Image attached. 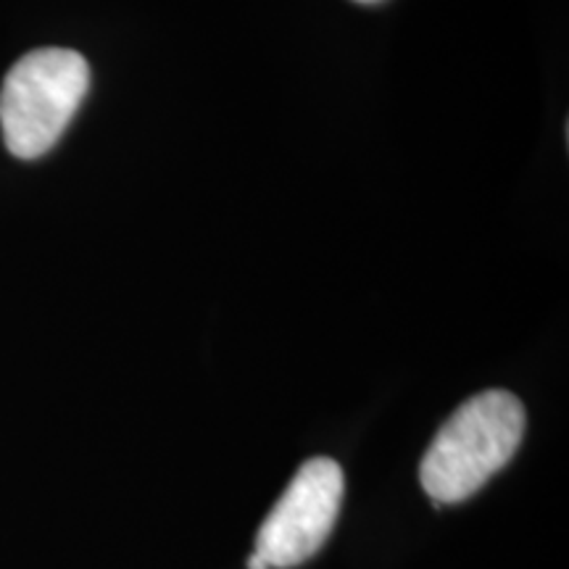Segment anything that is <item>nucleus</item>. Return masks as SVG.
Masks as SVG:
<instances>
[{"instance_id":"f03ea898","label":"nucleus","mask_w":569,"mask_h":569,"mask_svg":"<svg viewBox=\"0 0 569 569\" xmlns=\"http://www.w3.org/2000/svg\"><path fill=\"white\" fill-rule=\"evenodd\" d=\"M90 88V67L69 48H38L13 63L0 88V130L17 159L46 156Z\"/></svg>"},{"instance_id":"f257e3e1","label":"nucleus","mask_w":569,"mask_h":569,"mask_svg":"<svg viewBox=\"0 0 569 569\" xmlns=\"http://www.w3.org/2000/svg\"><path fill=\"white\" fill-rule=\"evenodd\" d=\"M525 407L509 390H482L453 411L427 448L419 480L438 503H459L486 486L517 453Z\"/></svg>"},{"instance_id":"20e7f679","label":"nucleus","mask_w":569,"mask_h":569,"mask_svg":"<svg viewBox=\"0 0 569 569\" xmlns=\"http://www.w3.org/2000/svg\"><path fill=\"white\" fill-rule=\"evenodd\" d=\"M248 569H269V565H267V561L264 559H261L259 557V553H251V559H248Z\"/></svg>"},{"instance_id":"7ed1b4c3","label":"nucleus","mask_w":569,"mask_h":569,"mask_svg":"<svg viewBox=\"0 0 569 569\" xmlns=\"http://www.w3.org/2000/svg\"><path fill=\"white\" fill-rule=\"evenodd\" d=\"M343 469L338 461L317 457L298 469L296 478L261 522L256 553L269 567L303 565L330 538L343 503Z\"/></svg>"},{"instance_id":"39448f33","label":"nucleus","mask_w":569,"mask_h":569,"mask_svg":"<svg viewBox=\"0 0 569 569\" xmlns=\"http://www.w3.org/2000/svg\"><path fill=\"white\" fill-rule=\"evenodd\" d=\"M356 3H380V0H356Z\"/></svg>"}]
</instances>
